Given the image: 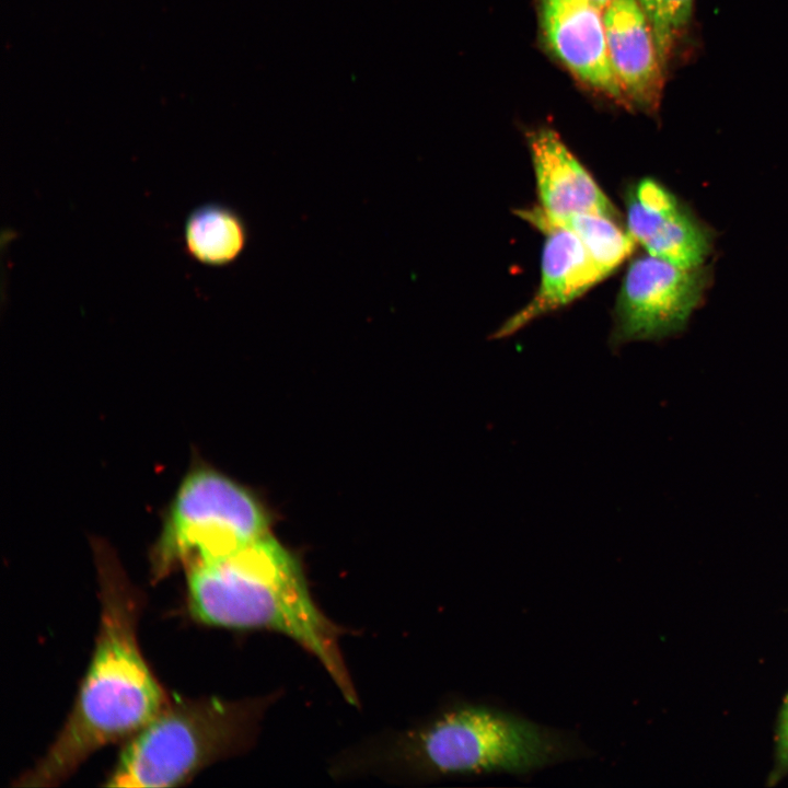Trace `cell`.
<instances>
[{
    "label": "cell",
    "mask_w": 788,
    "mask_h": 788,
    "mask_svg": "<svg viewBox=\"0 0 788 788\" xmlns=\"http://www.w3.org/2000/svg\"><path fill=\"white\" fill-rule=\"evenodd\" d=\"M97 571L101 618L86 673L60 732L19 777V787L61 784L97 750L128 740L170 700L138 644L140 592L105 553Z\"/></svg>",
    "instance_id": "6da1fadb"
},
{
    "label": "cell",
    "mask_w": 788,
    "mask_h": 788,
    "mask_svg": "<svg viewBox=\"0 0 788 788\" xmlns=\"http://www.w3.org/2000/svg\"><path fill=\"white\" fill-rule=\"evenodd\" d=\"M187 568V607L205 625L282 634L314 656L350 703L337 629L315 604L300 561L270 533Z\"/></svg>",
    "instance_id": "7a4b0ae2"
},
{
    "label": "cell",
    "mask_w": 788,
    "mask_h": 788,
    "mask_svg": "<svg viewBox=\"0 0 788 788\" xmlns=\"http://www.w3.org/2000/svg\"><path fill=\"white\" fill-rule=\"evenodd\" d=\"M584 752L575 738L560 731L498 708L465 704L417 732L409 755L428 775H519Z\"/></svg>",
    "instance_id": "3957f363"
},
{
    "label": "cell",
    "mask_w": 788,
    "mask_h": 788,
    "mask_svg": "<svg viewBox=\"0 0 788 788\" xmlns=\"http://www.w3.org/2000/svg\"><path fill=\"white\" fill-rule=\"evenodd\" d=\"M257 708L220 698L169 700L126 740L107 787H174L242 748Z\"/></svg>",
    "instance_id": "277c9868"
},
{
    "label": "cell",
    "mask_w": 788,
    "mask_h": 788,
    "mask_svg": "<svg viewBox=\"0 0 788 788\" xmlns=\"http://www.w3.org/2000/svg\"><path fill=\"white\" fill-rule=\"evenodd\" d=\"M268 533V517L250 490L212 468H195L165 515L152 551L153 576L227 555Z\"/></svg>",
    "instance_id": "5b68a950"
},
{
    "label": "cell",
    "mask_w": 788,
    "mask_h": 788,
    "mask_svg": "<svg viewBox=\"0 0 788 788\" xmlns=\"http://www.w3.org/2000/svg\"><path fill=\"white\" fill-rule=\"evenodd\" d=\"M707 280V273L698 267L681 268L651 255L635 259L616 299L610 343L618 347L681 332Z\"/></svg>",
    "instance_id": "8992f818"
},
{
    "label": "cell",
    "mask_w": 788,
    "mask_h": 788,
    "mask_svg": "<svg viewBox=\"0 0 788 788\" xmlns=\"http://www.w3.org/2000/svg\"><path fill=\"white\" fill-rule=\"evenodd\" d=\"M603 12L582 0H541L543 34L573 77L627 106L610 62Z\"/></svg>",
    "instance_id": "52a82bcc"
},
{
    "label": "cell",
    "mask_w": 788,
    "mask_h": 788,
    "mask_svg": "<svg viewBox=\"0 0 788 788\" xmlns=\"http://www.w3.org/2000/svg\"><path fill=\"white\" fill-rule=\"evenodd\" d=\"M603 15L610 62L627 107L656 113L665 67L647 12L639 0H612Z\"/></svg>",
    "instance_id": "ba28073f"
},
{
    "label": "cell",
    "mask_w": 788,
    "mask_h": 788,
    "mask_svg": "<svg viewBox=\"0 0 788 788\" xmlns=\"http://www.w3.org/2000/svg\"><path fill=\"white\" fill-rule=\"evenodd\" d=\"M627 231L654 257L692 269L710 248L706 229L660 183L644 178L626 193Z\"/></svg>",
    "instance_id": "9c48e42d"
},
{
    "label": "cell",
    "mask_w": 788,
    "mask_h": 788,
    "mask_svg": "<svg viewBox=\"0 0 788 788\" xmlns=\"http://www.w3.org/2000/svg\"><path fill=\"white\" fill-rule=\"evenodd\" d=\"M540 205L529 212L547 221L577 213L616 219L617 211L598 183L571 153L558 134L548 128L528 137Z\"/></svg>",
    "instance_id": "30bf717a"
},
{
    "label": "cell",
    "mask_w": 788,
    "mask_h": 788,
    "mask_svg": "<svg viewBox=\"0 0 788 788\" xmlns=\"http://www.w3.org/2000/svg\"><path fill=\"white\" fill-rule=\"evenodd\" d=\"M545 235L540 286L532 300L507 320L493 338H503L537 317L567 305L606 277L569 229L535 225Z\"/></svg>",
    "instance_id": "8fae6325"
},
{
    "label": "cell",
    "mask_w": 788,
    "mask_h": 788,
    "mask_svg": "<svg viewBox=\"0 0 788 788\" xmlns=\"http://www.w3.org/2000/svg\"><path fill=\"white\" fill-rule=\"evenodd\" d=\"M184 242L195 260L213 267L227 266L243 253L247 228L235 210L209 202L195 208L186 218Z\"/></svg>",
    "instance_id": "7c38bea8"
},
{
    "label": "cell",
    "mask_w": 788,
    "mask_h": 788,
    "mask_svg": "<svg viewBox=\"0 0 788 788\" xmlns=\"http://www.w3.org/2000/svg\"><path fill=\"white\" fill-rule=\"evenodd\" d=\"M518 213L532 225L548 223L572 231L606 276L631 254L636 244L630 233L622 229L615 218L609 216L577 213L560 221H547L526 209Z\"/></svg>",
    "instance_id": "4fadbf2b"
},
{
    "label": "cell",
    "mask_w": 788,
    "mask_h": 788,
    "mask_svg": "<svg viewBox=\"0 0 788 788\" xmlns=\"http://www.w3.org/2000/svg\"><path fill=\"white\" fill-rule=\"evenodd\" d=\"M693 4L694 0H647L644 5L664 67L688 25Z\"/></svg>",
    "instance_id": "5bb4252c"
},
{
    "label": "cell",
    "mask_w": 788,
    "mask_h": 788,
    "mask_svg": "<svg viewBox=\"0 0 788 788\" xmlns=\"http://www.w3.org/2000/svg\"><path fill=\"white\" fill-rule=\"evenodd\" d=\"M776 744L779 766L781 769H788V694L779 717Z\"/></svg>",
    "instance_id": "9a60e30c"
},
{
    "label": "cell",
    "mask_w": 788,
    "mask_h": 788,
    "mask_svg": "<svg viewBox=\"0 0 788 788\" xmlns=\"http://www.w3.org/2000/svg\"><path fill=\"white\" fill-rule=\"evenodd\" d=\"M582 1H586L590 4H593L602 10H604L611 3L612 0H582Z\"/></svg>",
    "instance_id": "2e32d148"
},
{
    "label": "cell",
    "mask_w": 788,
    "mask_h": 788,
    "mask_svg": "<svg viewBox=\"0 0 788 788\" xmlns=\"http://www.w3.org/2000/svg\"><path fill=\"white\" fill-rule=\"evenodd\" d=\"M642 4V7L646 4L647 0H639Z\"/></svg>",
    "instance_id": "e0dca14e"
}]
</instances>
